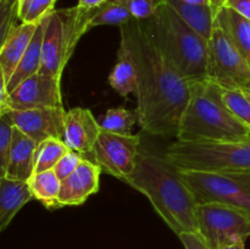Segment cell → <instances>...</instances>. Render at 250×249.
<instances>
[{
  "mask_svg": "<svg viewBox=\"0 0 250 249\" xmlns=\"http://www.w3.org/2000/svg\"><path fill=\"white\" fill-rule=\"evenodd\" d=\"M121 41L137 67V115L144 132L177 137L181 117L190 97V83L176 68L154 38L146 20L132 19L120 26Z\"/></svg>",
  "mask_w": 250,
  "mask_h": 249,
  "instance_id": "obj_1",
  "label": "cell"
},
{
  "mask_svg": "<svg viewBox=\"0 0 250 249\" xmlns=\"http://www.w3.org/2000/svg\"><path fill=\"white\" fill-rule=\"evenodd\" d=\"M125 182L148 198L154 210L177 236L199 232L194 195L180 170L165 156L141 149L136 168Z\"/></svg>",
  "mask_w": 250,
  "mask_h": 249,
  "instance_id": "obj_2",
  "label": "cell"
},
{
  "mask_svg": "<svg viewBox=\"0 0 250 249\" xmlns=\"http://www.w3.org/2000/svg\"><path fill=\"white\" fill-rule=\"evenodd\" d=\"M224 88L214 81L190 83V97L177 132L180 142H229L250 139V127L224 102Z\"/></svg>",
  "mask_w": 250,
  "mask_h": 249,
  "instance_id": "obj_3",
  "label": "cell"
},
{
  "mask_svg": "<svg viewBox=\"0 0 250 249\" xmlns=\"http://www.w3.org/2000/svg\"><path fill=\"white\" fill-rule=\"evenodd\" d=\"M154 38L189 82L209 78V42L193 31L167 4L146 20Z\"/></svg>",
  "mask_w": 250,
  "mask_h": 249,
  "instance_id": "obj_4",
  "label": "cell"
},
{
  "mask_svg": "<svg viewBox=\"0 0 250 249\" xmlns=\"http://www.w3.org/2000/svg\"><path fill=\"white\" fill-rule=\"evenodd\" d=\"M164 156L182 171H250V139L229 142L177 141L166 148Z\"/></svg>",
  "mask_w": 250,
  "mask_h": 249,
  "instance_id": "obj_5",
  "label": "cell"
},
{
  "mask_svg": "<svg viewBox=\"0 0 250 249\" xmlns=\"http://www.w3.org/2000/svg\"><path fill=\"white\" fill-rule=\"evenodd\" d=\"M97 10L82 9L76 5L54 10L49 15L44 31L39 75L61 80L63 68L72 56L81 37L89 31L90 20Z\"/></svg>",
  "mask_w": 250,
  "mask_h": 249,
  "instance_id": "obj_6",
  "label": "cell"
},
{
  "mask_svg": "<svg viewBox=\"0 0 250 249\" xmlns=\"http://www.w3.org/2000/svg\"><path fill=\"white\" fill-rule=\"evenodd\" d=\"M180 172L192 190L197 204L217 203L250 215V171L204 172L180 170Z\"/></svg>",
  "mask_w": 250,
  "mask_h": 249,
  "instance_id": "obj_7",
  "label": "cell"
},
{
  "mask_svg": "<svg viewBox=\"0 0 250 249\" xmlns=\"http://www.w3.org/2000/svg\"><path fill=\"white\" fill-rule=\"evenodd\" d=\"M200 236L210 249H222L250 236V215L217 203L197 204Z\"/></svg>",
  "mask_w": 250,
  "mask_h": 249,
  "instance_id": "obj_8",
  "label": "cell"
},
{
  "mask_svg": "<svg viewBox=\"0 0 250 249\" xmlns=\"http://www.w3.org/2000/svg\"><path fill=\"white\" fill-rule=\"evenodd\" d=\"M209 80L224 89L250 92L249 62L217 22L209 41Z\"/></svg>",
  "mask_w": 250,
  "mask_h": 249,
  "instance_id": "obj_9",
  "label": "cell"
},
{
  "mask_svg": "<svg viewBox=\"0 0 250 249\" xmlns=\"http://www.w3.org/2000/svg\"><path fill=\"white\" fill-rule=\"evenodd\" d=\"M139 150V136L117 134L102 129L93 150V158L103 171L125 181L136 168Z\"/></svg>",
  "mask_w": 250,
  "mask_h": 249,
  "instance_id": "obj_10",
  "label": "cell"
},
{
  "mask_svg": "<svg viewBox=\"0 0 250 249\" xmlns=\"http://www.w3.org/2000/svg\"><path fill=\"white\" fill-rule=\"evenodd\" d=\"M66 112L63 106H43L26 110L6 109L0 111V115H5L15 127L39 144L49 138L63 139Z\"/></svg>",
  "mask_w": 250,
  "mask_h": 249,
  "instance_id": "obj_11",
  "label": "cell"
},
{
  "mask_svg": "<svg viewBox=\"0 0 250 249\" xmlns=\"http://www.w3.org/2000/svg\"><path fill=\"white\" fill-rule=\"evenodd\" d=\"M60 84L61 80L59 78L36 73L10 93L5 104L0 105V111L63 106Z\"/></svg>",
  "mask_w": 250,
  "mask_h": 249,
  "instance_id": "obj_12",
  "label": "cell"
},
{
  "mask_svg": "<svg viewBox=\"0 0 250 249\" xmlns=\"http://www.w3.org/2000/svg\"><path fill=\"white\" fill-rule=\"evenodd\" d=\"M102 171L97 163L83 159L78 167L67 178L61 181L60 207L82 205L90 195L99 192Z\"/></svg>",
  "mask_w": 250,
  "mask_h": 249,
  "instance_id": "obj_13",
  "label": "cell"
},
{
  "mask_svg": "<svg viewBox=\"0 0 250 249\" xmlns=\"http://www.w3.org/2000/svg\"><path fill=\"white\" fill-rule=\"evenodd\" d=\"M102 127L89 109L73 107L66 112L65 136L62 141L71 150L93 154Z\"/></svg>",
  "mask_w": 250,
  "mask_h": 249,
  "instance_id": "obj_14",
  "label": "cell"
},
{
  "mask_svg": "<svg viewBox=\"0 0 250 249\" xmlns=\"http://www.w3.org/2000/svg\"><path fill=\"white\" fill-rule=\"evenodd\" d=\"M37 146L38 143L36 141L14 126V137L5 177L28 182L34 175Z\"/></svg>",
  "mask_w": 250,
  "mask_h": 249,
  "instance_id": "obj_15",
  "label": "cell"
},
{
  "mask_svg": "<svg viewBox=\"0 0 250 249\" xmlns=\"http://www.w3.org/2000/svg\"><path fill=\"white\" fill-rule=\"evenodd\" d=\"M38 23H19L0 46V72L7 82L16 71L34 36Z\"/></svg>",
  "mask_w": 250,
  "mask_h": 249,
  "instance_id": "obj_16",
  "label": "cell"
},
{
  "mask_svg": "<svg viewBox=\"0 0 250 249\" xmlns=\"http://www.w3.org/2000/svg\"><path fill=\"white\" fill-rule=\"evenodd\" d=\"M34 199L28 182L0 177V231H4L15 215Z\"/></svg>",
  "mask_w": 250,
  "mask_h": 249,
  "instance_id": "obj_17",
  "label": "cell"
},
{
  "mask_svg": "<svg viewBox=\"0 0 250 249\" xmlns=\"http://www.w3.org/2000/svg\"><path fill=\"white\" fill-rule=\"evenodd\" d=\"M166 4L170 5L193 31L200 34L208 42L210 41L220 10L212 5H195L183 0H167Z\"/></svg>",
  "mask_w": 250,
  "mask_h": 249,
  "instance_id": "obj_18",
  "label": "cell"
},
{
  "mask_svg": "<svg viewBox=\"0 0 250 249\" xmlns=\"http://www.w3.org/2000/svg\"><path fill=\"white\" fill-rule=\"evenodd\" d=\"M46 21H48V17L42 20L38 23L36 32H34L33 38H32L31 43H29L23 58L21 59L16 71H15L12 77L10 78V81L7 82L6 87L9 94L12 90L16 89L24 80H27V78H29L31 76L38 73L39 70H41L42 49H43V38Z\"/></svg>",
  "mask_w": 250,
  "mask_h": 249,
  "instance_id": "obj_19",
  "label": "cell"
},
{
  "mask_svg": "<svg viewBox=\"0 0 250 249\" xmlns=\"http://www.w3.org/2000/svg\"><path fill=\"white\" fill-rule=\"evenodd\" d=\"M109 83L124 98L137 89L136 62L129 48L122 41L117 51V62L109 76Z\"/></svg>",
  "mask_w": 250,
  "mask_h": 249,
  "instance_id": "obj_20",
  "label": "cell"
},
{
  "mask_svg": "<svg viewBox=\"0 0 250 249\" xmlns=\"http://www.w3.org/2000/svg\"><path fill=\"white\" fill-rule=\"evenodd\" d=\"M216 22L227 32L250 65V21L234 10L222 7L217 14Z\"/></svg>",
  "mask_w": 250,
  "mask_h": 249,
  "instance_id": "obj_21",
  "label": "cell"
},
{
  "mask_svg": "<svg viewBox=\"0 0 250 249\" xmlns=\"http://www.w3.org/2000/svg\"><path fill=\"white\" fill-rule=\"evenodd\" d=\"M34 199L39 200L48 209H59V195L61 189V181L55 171L48 170L34 173L28 181Z\"/></svg>",
  "mask_w": 250,
  "mask_h": 249,
  "instance_id": "obj_22",
  "label": "cell"
},
{
  "mask_svg": "<svg viewBox=\"0 0 250 249\" xmlns=\"http://www.w3.org/2000/svg\"><path fill=\"white\" fill-rule=\"evenodd\" d=\"M132 19L128 0H109L93 15L89 29L98 26H122Z\"/></svg>",
  "mask_w": 250,
  "mask_h": 249,
  "instance_id": "obj_23",
  "label": "cell"
},
{
  "mask_svg": "<svg viewBox=\"0 0 250 249\" xmlns=\"http://www.w3.org/2000/svg\"><path fill=\"white\" fill-rule=\"evenodd\" d=\"M70 150L62 139L49 138L39 143L37 146L34 173L53 170L60 159Z\"/></svg>",
  "mask_w": 250,
  "mask_h": 249,
  "instance_id": "obj_24",
  "label": "cell"
},
{
  "mask_svg": "<svg viewBox=\"0 0 250 249\" xmlns=\"http://www.w3.org/2000/svg\"><path fill=\"white\" fill-rule=\"evenodd\" d=\"M138 122V115L136 111L116 107L109 109L100 122V127L104 131L112 132L117 134H132V128Z\"/></svg>",
  "mask_w": 250,
  "mask_h": 249,
  "instance_id": "obj_25",
  "label": "cell"
},
{
  "mask_svg": "<svg viewBox=\"0 0 250 249\" xmlns=\"http://www.w3.org/2000/svg\"><path fill=\"white\" fill-rule=\"evenodd\" d=\"M56 0H17L20 23H39L54 11Z\"/></svg>",
  "mask_w": 250,
  "mask_h": 249,
  "instance_id": "obj_26",
  "label": "cell"
},
{
  "mask_svg": "<svg viewBox=\"0 0 250 249\" xmlns=\"http://www.w3.org/2000/svg\"><path fill=\"white\" fill-rule=\"evenodd\" d=\"M224 102L232 114L250 127V102L244 94V90L224 89Z\"/></svg>",
  "mask_w": 250,
  "mask_h": 249,
  "instance_id": "obj_27",
  "label": "cell"
},
{
  "mask_svg": "<svg viewBox=\"0 0 250 249\" xmlns=\"http://www.w3.org/2000/svg\"><path fill=\"white\" fill-rule=\"evenodd\" d=\"M14 137V124L5 115H0V176L5 175Z\"/></svg>",
  "mask_w": 250,
  "mask_h": 249,
  "instance_id": "obj_28",
  "label": "cell"
},
{
  "mask_svg": "<svg viewBox=\"0 0 250 249\" xmlns=\"http://www.w3.org/2000/svg\"><path fill=\"white\" fill-rule=\"evenodd\" d=\"M167 0H128V9L136 20H148L166 4Z\"/></svg>",
  "mask_w": 250,
  "mask_h": 249,
  "instance_id": "obj_29",
  "label": "cell"
},
{
  "mask_svg": "<svg viewBox=\"0 0 250 249\" xmlns=\"http://www.w3.org/2000/svg\"><path fill=\"white\" fill-rule=\"evenodd\" d=\"M83 159H84L83 158V154L75 150H70L60 159V161L56 164V166L53 170L55 171L59 180L63 181L78 167V165L82 163Z\"/></svg>",
  "mask_w": 250,
  "mask_h": 249,
  "instance_id": "obj_30",
  "label": "cell"
},
{
  "mask_svg": "<svg viewBox=\"0 0 250 249\" xmlns=\"http://www.w3.org/2000/svg\"><path fill=\"white\" fill-rule=\"evenodd\" d=\"M178 238L182 242L186 249H210L207 242L204 241L200 233L198 232H186L181 233Z\"/></svg>",
  "mask_w": 250,
  "mask_h": 249,
  "instance_id": "obj_31",
  "label": "cell"
},
{
  "mask_svg": "<svg viewBox=\"0 0 250 249\" xmlns=\"http://www.w3.org/2000/svg\"><path fill=\"white\" fill-rule=\"evenodd\" d=\"M225 7L234 10L250 21V0H227Z\"/></svg>",
  "mask_w": 250,
  "mask_h": 249,
  "instance_id": "obj_32",
  "label": "cell"
},
{
  "mask_svg": "<svg viewBox=\"0 0 250 249\" xmlns=\"http://www.w3.org/2000/svg\"><path fill=\"white\" fill-rule=\"evenodd\" d=\"M109 0H78V6L87 10H97Z\"/></svg>",
  "mask_w": 250,
  "mask_h": 249,
  "instance_id": "obj_33",
  "label": "cell"
},
{
  "mask_svg": "<svg viewBox=\"0 0 250 249\" xmlns=\"http://www.w3.org/2000/svg\"><path fill=\"white\" fill-rule=\"evenodd\" d=\"M222 249H246V241L236 242V243L224 247Z\"/></svg>",
  "mask_w": 250,
  "mask_h": 249,
  "instance_id": "obj_34",
  "label": "cell"
},
{
  "mask_svg": "<svg viewBox=\"0 0 250 249\" xmlns=\"http://www.w3.org/2000/svg\"><path fill=\"white\" fill-rule=\"evenodd\" d=\"M183 1L195 5H211V1H210V0H183Z\"/></svg>",
  "mask_w": 250,
  "mask_h": 249,
  "instance_id": "obj_35",
  "label": "cell"
},
{
  "mask_svg": "<svg viewBox=\"0 0 250 249\" xmlns=\"http://www.w3.org/2000/svg\"><path fill=\"white\" fill-rule=\"evenodd\" d=\"M210 1H211L212 6L216 7L217 10H220L225 6V4H226L227 0H210Z\"/></svg>",
  "mask_w": 250,
  "mask_h": 249,
  "instance_id": "obj_36",
  "label": "cell"
},
{
  "mask_svg": "<svg viewBox=\"0 0 250 249\" xmlns=\"http://www.w3.org/2000/svg\"><path fill=\"white\" fill-rule=\"evenodd\" d=\"M0 2H6L10 5H17V0H0Z\"/></svg>",
  "mask_w": 250,
  "mask_h": 249,
  "instance_id": "obj_37",
  "label": "cell"
},
{
  "mask_svg": "<svg viewBox=\"0 0 250 249\" xmlns=\"http://www.w3.org/2000/svg\"><path fill=\"white\" fill-rule=\"evenodd\" d=\"M244 94H246V97L248 98V100L250 102V92H244Z\"/></svg>",
  "mask_w": 250,
  "mask_h": 249,
  "instance_id": "obj_38",
  "label": "cell"
}]
</instances>
